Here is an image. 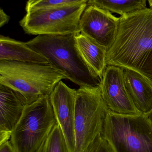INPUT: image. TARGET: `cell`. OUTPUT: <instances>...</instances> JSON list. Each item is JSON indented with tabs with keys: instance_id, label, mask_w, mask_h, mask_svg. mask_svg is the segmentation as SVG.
Listing matches in <instances>:
<instances>
[{
	"instance_id": "ac0fdd59",
	"label": "cell",
	"mask_w": 152,
	"mask_h": 152,
	"mask_svg": "<svg viewBox=\"0 0 152 152\" xmlns=\"http://www.w3.org/2000/svg\"><path fill=\"white\" fill-rule=\"evenodd\" d=\"M84 152H113L109 144L101 134L98 135Z\"/></svg>"
},
{
	"instance_id": "ba28073f",
	"label": "cell",
	"mask_w": 152,
	"mask_h": 152,
	"mask_svg": "<svg viewBox=\"0 0 152 152\" xmlns=\"http://www.w3.org/2000/svg\"><path fill=\"white\" fill-rule=\"evenodd\" d=\"M100 87L109 110L121 115L142 114L136 108L127 90L122 68L107 66L101 79Z\"/></svg>"
},
{
	"instance_id": "30bf717a",
	"label": "cell",
	"mask_w": 152,
	"mask_h": 152,
	"mask_svg": "<svg viewBox=\"0 0 152 152\" xmlns=\"http://www.w3.org/2000/svg\"><path fill=\"white\" fill-rule=\"evenodd\" d=\"M76 90L60 81L50 95L57 123L65 138L69 152H75L74 131Z\"/></svg>"
},
{
	"instance_id": "52a82bcc",
	"label": "cell",
	"mask_w": 152,
	"mask_h": 152,
	"mask_svg": "<svg viewBox=\"0 0 152 152\" xmlns=\"http://www.w3.org/2000/svg\"><path fill=\"white\" fill-rule=\"evenodd\" d=\"M87 3L67 4L26 12L19 24L33 35H67L80 33L79 22Z\"/></svg>"
},
{
	"instance_id": "5b68a950",
	"label": "cell",
	"mask_w": 152,
	"mask_h": 152,
	"mask_svg": "<svg viewBox=\"0 0 152 152\" xmlns=\"http://www.w3.org/2000/svg\"><path fill=\"white\" fill-rule=\"evenodd\" d=\"M56 124L50 95L45 96L27 105L10 141L17 152H36Z\"/></svg>"
},
{
	"instance_id": "7402d4cb",
	"label": "cell",
	"mask_w": 152,
	"mask_h": 152,
	"mask_svg": "<svg viewBox=\"0 0 152 152\" xmlns=\"http://www.w3.org/2000/svg\"><path fill=\"white\" fill-rule=\"evenodd\" d=\"M149 4H150V7L152 9V0H148Z\"/></svg>"
},
{
	"instance_id": "d6986e66",
	"label": "cell",
	"mask_w": 152,
	"mask_h": 152,
	"mask_svg": "<svg viewBox=\"0 0 152 152\" xmlns=\"http://www.w3.org/2000/svg\"><path fill=\"white\" fill-rule=\"evenodd\" d=\"M0 152H17L12 145L10 141H9L0 145Z\"/></svg>"
},
{
	"instance_id": "8fae6325",
	"label": "cell",
	"mask_w": 152,
	"mask_h": 152,
	"mask_svg": "<svg viewBox=\"0 0 152 152\" xmlns=\"http://www.w3.org/2000/svg\"><path fill=\"white\" fill-rule=\"evenodd\" d=\"M28 104L19 92L0 84V145L10 140L12 130Z\"/></svg>"
},
{
	"instance_id": "4fadbf2b",
	"label": "cell",
	"mask_w": 152,
	"mask_h": 152,
	"mask_svg": "<svg viewBox=\"0 0 152 152\" xmlns=\"http://www.w3.org/2000/svg\"><path fill=\"white\" fill-rule=\"evenodd\" d=\"M79 50L94 75L101 79L107 66V50L82 33L76 35Z\"/></svg>"
},
{
	"instance_id": "5bb4252c",
	"label": "cell",
	"mask_w": 152,
	"mask_h": 152,
	"mask_svg": "<svg viewBox=\"0 0 152 152\" xmlns=\"http://www.w3.org/2000/svg\"><path fill=\"white\" fill-rule=\"evenodd\" d=\"M0 61L49 64L44 56L26 43L2 35L0 36Z\"/></svg>"
},
{
	"instance_id": "44dd1931",
	"label": "cell",
	"mask_w": 152,
	"mask_h": 152,
	"mask_svg": "<svg viewBox=\"0 0 152 152\" xmlns=\"http://www.w3.org/2000/svg\"><path fill=\"white\" fill-rule=\"evenodd\" d=\"M146 115H147V117H148V118H149V120L151 121L152 126V110Z\"/></svg>"
},
{
	"instance_id": "8992f818",
	"label": "cell",
	"mask_w": 152,
	"mask_h": 152,
	"mask_svg": "<svg viewBox=\"0 0 152 152\" xmlns=\"http://www.w3.org/2000/svg\"><path fill=\"white\" fill-rule=\"evenodd\" d=\"M75 152H84L100 134L109 109L101 93L100 85L79 87L76 93Z\"/></svg>"
},
{
	"instance_id": "ffe728a7",
	"label": "cell",
	"mask_w": 152,
	"mask_h": 152,
	"mask_svg": "<svg viewBox=\"0 0 152 152\" xmlns=\"http://www.w3.org/2000/svg\"><path fill=\"white\" fill-rule=\"evenodd\" d=\"M10 18L2 9L0 10V27H2L3 26L8 23L10 20Z\"/></svg>"
},
{
	"instance_id": "2e32d148",
	"label": "cell",
	"mask_w": 152,
	"mask_h": 152,
	"mask_svg": "<svg viewBox=\"0 0 152 152\" xmlns=\"http://www.w3.org/2000/svg\"><path fill=\"white\" fill-rule=\"evenodd\" d=\"M43 152H69L61 129L57 123L46 139Z\"/></svg>"
},
{
	"instance_id": "e0dca14e",
	"label": "cell",
	"mask_w": 152,
	"mask_h": 152,
	"mask_svg": "<svg viewBox=\"0 0 152 152\" xmlns=\"http://www.w3.org/2000/svg\"><path fill=\"white\" fill-rule=\"evenodd\" d=\"M89 0H28L26 6V12L57 6L80 3L88 2Z\"/></svg>"
},
{
	"instance_id": "7a4b0ae2",
	"label": "cell",
	"mask_w": 152,
	"mask_h": 152,
	"mask_svg": "<svg viewBox=\"0 0 152 152\" xmlns=\"http://www.w3.org/2000/svg\"><path fill=\"white\" fill-rule=\"evenodd\" d=\"M76 35H40L26 43L44 56L53 67L80 87L99 86L101 79L94 75L84 60Z\"/></svg>"
},
{
	"instance_id": "9a60e30c",
	"label": "cell",
	"mask_w": 152,
	"mask_h": 152,
	"mask_svg": "<svg viewBox=\"0 0 152 152\" xmlns=\"http://www.w3.org/2000/svg\"><path fill=\"white\" fill-rule=\"evenodd\" d=\"M146 0H89L87 5L124 15L146 8Z\"/></svg>"
},
{
	"instance_id": "7c38bea8",
	"label": "cell",
	"mask_w": 152,
	"mask_h": 152,
	"mask_svg": "<svg viewBox=\"0 0 152 152\" xmlns=\"http://www.w3.org/2000/svg\"><path fill=\"white\" fill-rule=\"evenodd\" d=\"M126 88L136 108L147 115L152 110V85L140 73L123 68Z\"/></svg>"
},
{
	"instance_id": "277c9868",
	"label": "cell",
	"mask_w": 152,
	"mask_h": 152,
	"mask_svg": "<svg viewBox=\"0 0 152 152\" xmlns=\"http://www.w3.org/2000/svg\"><path fill=\"white\" fill-rule=\"evenodd\" d=\"M102 135L113 152H152V126L147 115L108 110Z\"/></svg>"
},
{
	"instance_id": "6da1fadb",
	"label": "cell",
	"mask_w": 152,
	"mask_h": 152,
	"mask_svg": "<svg viewBox=\"0 0 152 152\" xmlns=\"http://www.w3.org/2000/svg\"><path fill=\"white\" fill-rule=\"evenodd\" d=\"M117 37L107 51V66L134 70L152 85V9L121 15Z\"/></svg>"
},
{
	"instance_id": "9c48e42d",
	"label": "cell",
	"mask_w": 152,
	"mask_h": 152,
	"mask_svg": "<svg viewBox=\"0 0 152 152\" xmlns=\"http://www.w3.org/2000/svg\"><path fill=\"white\" fill-rule=\"evenodd\" d=\"M120 20L108 11L87 5L80 18V33L108 51L117 37Z\"/></svg>"
},
{
	"instance_id": "3957f363",
	"label": "cell",
	"mask_w": 152,
	"mask_h": 152,
	"mask_svg": "<svg viewBox=\"0 0 152 152\" xmlns=\"http://www.w3.org/2000/svg\"><path fill=\"white\" fill-rule=\"evenodd\" d=\"M67 77L49 64L0 61V84L19 92L29 104L50 95Z\"/></svg>"
}]
</instances>
